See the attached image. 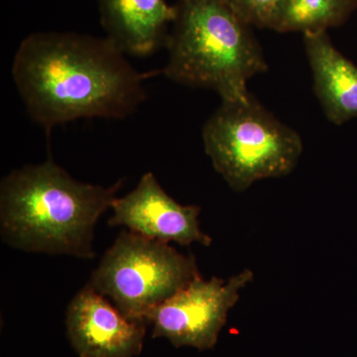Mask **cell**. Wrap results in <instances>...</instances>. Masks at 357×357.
Wrapping results in <instances>:
<instances>
[{
    "instance_id": "obj_1",
    "label": "cell",
    "mask_w": 357,
    "mask_h": 357,
    "mask_svg": "<svg viewBox=\"0 0 357 357\" xmlns=\"http://www.w3.org/2000/svg\"><path fill=\"white\" fill-rule=\"evenodd\" d=\"M13 77L27 114L46 129L83 119H122L147 98L142 74L109 38L37 32L21 42Z\"/></svg>"
},
{
    "instance_id": "obj_2",
    "label": "cell",
    "mask_w": 357,
    "mask_h": 357,
    "mask_svg": "<svg viewBox=\"0 0 357 357\" xmlns=\"http://www.w3.org/2000/svg\"><path fill=\"white\" fill-rule=\"evenodd\" d=\"M123 184L81 182L53 159L11 171L0 183V234L29 253L93 259L96 225Z\"/></svg>"
},
{
    "instance_id": "obj_3",
    "label": "cell",
    "mask_w": 357,
    "mask_h": 357,
    "mask_svg": "<svg viewBox=\"0 0 357 357\" xmlns=\"http://www.w3.org/2000/svg\"><path fill=\"white\" fill-rule=\"evenodd\" d=\"M162 74L176 83L213 89L222 102L250 96L251 77L266 72L249 24L223 0H178Z\"/></svg>"
},
{
    "instance_id": "obj_4",
    "label": "cell",
    "mask_w": 357,
    "mask_h": 357,
    "mask_svg": "<svg viewBox=\"0 0 357 357\" xmlns=\"http://www.w3.org/2000/svg\"><path fill=\"white\" fill-rule=\"evenodd\" d=\"M204 151L234 192L257 181L293 172L303 153L297 131L268 112L250 95L222 102L203 128Z\"/></svg>"
},
{
    "instance_id": "obj_5",
    "label": "cell",
    "mask_w": 357,
    "mask_h": 357,
    "mask_svg": "<svg viewBox=\"0 0 357 357\" xmlns=\"http://www.w3.org/2000/svg\"><path fill=\"white\" fill-rule=\"evenodd\" d=\"M199 276L194 255L124 229L88 284L128 318L145 321L148 312Z\"/></svg>"
},
{
    "instance_id": "obj_6",
    "label": "cell",
    "mask_w": 357,
    "mask_h": 357,
    "mask_svg": "<svg viewBox=\"0 0 357 357\" xmlns=\"http://www.w3.org/2000/svg\"><path fill=\"white\" fill-rule=\"evenodd\" d=\"M253 278L250 269L243 270L227 281L215 276L210 280L197 277L148 312L145 321L152 326V337L167 338L175 347L213 349L230 310L241 298V291Z\"/></svg>"
},
{
    "instance_id": "obj_7",
    "label": "cell",
    "mask_w": 357,
    "mask_h": 357,
    "mask_svg": "<svg viewBox=\"0 0 357 357\" xmlns=\"http://www.w3.org/2000/svg\"><path fill=\"white\" fill-rule=\"evenodd\" d=\"M109 227H126L153 241L190 246H210L213 238L199 227V206H184L167 194L153 174L141 177L137 185L112 206Z\"/></svg>"
},
{
    "instance_id": "obj_8",
    "label": "cell",
    "mask_w": 357,
    "mask_h": 357,
    "mask_svg": "<svg viewBox=\"0 0 357 357\" xmlns=\"http://www.w3.org/2000/svg\"><path fill=\"white\" fill-rule=\"evenodd\" d=\"M66 328L79 357H137L144 345L147 323L128 318L86 284L70 300Z\"/></svg>"
},
{
    "instance_id": "obj_9",
    "label": "cell",
    "mask_w": 357,
    "mask_h": 357,
    "mask_svg": "<svg viewBox=\"0 0 357 357\" xmlns=\"http://www.w3.org/2000/svg\"><path fill=\"white\" fill-rule=\"evenodd\" d=\"M107 37L126 55L146 57L166 45L177 8L166 0H98Z\"/></svg>"
},
{
    "instance_id": "obj_10",
    "label": "cell",
    "mask_w": 357,
    "mask_h": 357,
    "mask_svg": "<svg viewBox=\"0 0 357 357\" xmlns=\"http://www.w3.org/2000/svg\"><path fill=\"white\" fill-rule=\"evenodd\" d=\"M314 91L335 126L357 117V66L333 46L326 31L304 34Z\"/></svg>"
},
{
    "instance_id": "obj_11",
    "label": "cell",
    "mask_w": 357,
    "mask_h": 357,
    "mask_svg": "<svg viewBox=\"0 0 357 357\" xmlns=\"http://www.w3.org/2000/svg\"><path fill=\"white\" fill-rule=\"evenodd\" d=\"M357 0H284L275 29L279 32L326 31L347 20Z\"/></svg>"
},
{
    "instance_id": "obj_12",
    "label": "cell",
    "mask_w": 357,
    "mask_h": 357,
    "mask_svg": "<svg viewBox=\"0 0 357 357\" xmlns=\"http://www.w3.org/2000/svg\"><path fill=\"white\" fill-rule=\"evenodd\" d=\"M249 25L275 29L284 0H223Z\"/></svg>"
}]
</instances>
